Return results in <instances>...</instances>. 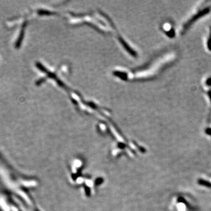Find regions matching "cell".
I'll return each instance as SVG.
<instances>
[{
    "label": "cell",
    "instance_id": "obj_1",
    "mask_svg": "<svg viewBox=\"0 0 211 211\" xmlns=\"http://www.w3.org/2000/svg\"><path fill=\"white\" fill-rule=\"evenodd\" d=\"M23 33H21V35H20V37H19V38H18V40L17 41V44H16V47H18L19 46V45H20V43H21V40H22V38H23Z\"/></svg>",
    "mask_w": 211,
    "mask_h": 211
}]
</instances>
